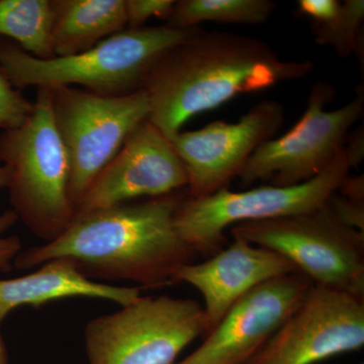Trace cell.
<instances>
[{"mask_svg":"<svg viewBox=\"0 0 364 364\" xmlns=\"http://www.w3.org/2000/svg\"><path fill=\"white\" fill-rule=\"evenodd\" d=\"M178 193L142 202L76 212L54 240L16 256L14 267L28 269L48 261H70L88 279H126L143 287L168 286L193 251L176 227Z\"/></svg>","mask_w":364,"mask_h":364,"instance_id":"1","label":"cell"},{"mask_svg":"<svg viewBox=\"0 0 364 364\" xmlns=\"http://www.w3.org/2000/svg\"><path fill=\"white\" fill-rule=\"evenodd\" d=\"M313 70L311 60L280 59L256 38L202 28L158 60L142 90L149 100V121L170 140L196 114Z\"/></svg>","mask_w":364,"mask_h":364,"instance_id":"2","label":"cell"},{"mask_svg":"<svg viewBox=\"0 0 364 364\" xmlns=\"http://www.w3.org/2000/svg\"><path fill=\"white\" fill-rule=\"evenodd\" d=\"M202 30L169 25L126 28L79 54L38 59L0 37V69L18 90L73 86L107 95L142 90L165 53Z\"/></svg>","mask_w":364,"mask_h":364,"instance_id":"3","label":"cell"},{"mask_svg":"<svg viewBox=\"0 0 364 364\" xmlns=\"http://www.w3.org/2000/svg\"><path fill=\"white\" fill-rule=\"evenodd\" d=\"M0 163L9 173L6 188L18 219L47 242L63 233L76 208L69 195L70 162L55 127L47 87L37 88L25 123L2 132Z\"/></svg>","mask_w":364,"mask_h":364,"instance_id":"4","label":"cell"},{"mask_svg":"<svg viewBox=\"0 0 364 364\" xmlns=\"http://www.w3.org/2000/svg\"><path fill=\"white\" fill-rule=\"evenodd\" d=\"M55 127L70 162L69 195L77 208L97 174L149 119L145 91L107 95L73 86L47 87Z\"/></svg>","mask_w":364,"mask_h":364,"instance_id":"5","label":"cell"},{"mask_svg":"<svg viewBox=\"0 0 364 364\" xmlns=\"http://www.w3.org/2000/svg\"><path fill=\"white\" fill-rule=\"evenodd\" d=\"M349 169L342 149L321 173L303 183L243 191L224 188L200 198L189 196L177 208V232L193 252H213L229 227L309 214L324 208L348 176Z\"/></svg>","mask_w":364,"mask_h":364,"instance_id":"6","label":"cell"},{"mask_svg":"<svg viewBox=\"0 0 364 364\" xmlns=\"http://www.w3.org/2000/svg\"><path fill=\"white\" fill-rule=\"evenodd\" d=\"M208 331L205 310L193 299L140 296L86 325V352L90 364H173Z\"/></svg>","mask_w":364,"mask_h":364,"instance_id":"7","label":"cell"},{"mask_svg":"<svg viewBox=\"0 0 364 364\" xmlns=\"http://www.w3.org/2000/svg\"><path fill=\"white\" fill-rule=\"evenodd\" d=\"M234 238L284 256L315 286L363 299V232L344 226L326 205L317 212L231 227Z\"/></svg>","mask_w":364,"mask_h":364,"instance_id":"8","label":"cell"},{"mask_svg":"<svg viewBox=\"0 0 364 364\" xmlns=\"http://www.w3.org/2000/svg\"><path fill=\"white\" fill-rule=\"evenodd\" d=\"M334 97L331 85L316 83L298 123L254 151L239 174L241 186L258 181H272L274 186H296L321 173L343 149L349 130L363 116V87L348 104L326 111Z\"/></svg>","mask_w":364,"mask_h":364,"instance_id":"9","label":"cell"},{"mask_svg":"<svg viewBox=\"0 0 364 364\" xmlns=\"http://www.w3.org/2000/svg\"><path fill=\"white\" fill-rule=\"evenodd\" d=\"M364 344L363 299L313 286L299 308L245 364H314Z\"/></svg>","mask_w":364,"mask_h":364,"instance_id":"10","label":"cell"},{"mask_svg":"<svg viewBox=\"0 0 364 364\" xmlns=\"http://www.w3.org/2000/svg\"><path fill=\"white\" fill-rule=\"evenodd\" d=\"M284 122L277 100H262L236 123L215 121L196 131L179 132L170 142L188 176V195L200 198L228 188L254 151L274 138Z\"/></svg>","mask_w":364,"mask_h":364,"instance_id":"11","label":"cell"},{"mask_svg":"<svg viewBox=\"0 0 364 364\" xmlns=\"http://www.w3.org/2000/svg\"><path fill=\"white\" fill-rule=\"evenodd\" d=\"M313 282L296 272L254 287L208 332L202 345L176 364H245L306 298Z\"/></svg>","mask_w":364,"mask_h":364,"instance_id":"12","label":"cell"},{"mask_svg":"<svg viewBox=\"0 0 364 364\" xmlns=\"http://www.w3.org/2000/svg\"><path fill=\"white\" fill-rule=\"evenodd\" d=\"M188 186V176L168 138L149 119L91 182L76 212L159 198Z\"/></svg>","mask_w":364,"mask_h":364,"instance_id":"13","label":"cell"},{"mask_svg":"<svg viewBox=\"0 0 364 364\" xmlns=\"http://www.w3.org/2000/svg\"><path fill=\"white\" fill-rule=\"evenodd\" d=\"M296 272L293 263L279 253L234 238L229 247L210 259L183 265L176 279L196 287L202 294L210 330L254 287Z\"/></svg>","mask_w":364,"mask_h":364,"instance_id":"14","label":"cell"},{"mask_svg":"<svg viewBox=\"0 0 364 364\" xmlns=\"http://www.w3.org/2000/svg\"><path fill=\"white\" fill-rule=\"evenodd\" d=\"M102 299L122 306L141 296L136 287L102 284L85 277L73 263L65 259L48 261L37 272L16 279H0V327L16 308L40 306L68 298Z\"/></svg>","mask_w":364,"mask_h":364,"instance_id":"15","label":"cell"},{"mask_svg":"<svg viewBox=\"0 0 364 364\" xmlns=\"http://www.w3.org/2000/svg\"><path fill=\"white\" fill-rule=\"evenodd\" d=\"M55 57L87 51L127 28L124 0H52Z\"/></svg>","mask_w":364,"mask_h":364,"instance_id":"16","label":"cell"},{"mask_svg":"<svg viewBox=\"0 0 364 364\" xmlns=\"http://www.w3.org/2000/svg\"><path fill=\"white\" fill-rule=\"evenodd\" d=\"M52 0H0V37L38 59L54 58Z\"/></svg>","mask_w":364,"mask_h":364,"instance_id":"17","label":"cell"},{"mask_svg":"<svg viewBox=\"0 0 364 364\" xmlns=\"http://www.w3.org/2000/svg\"><path fill=\"white\" fill-rule=\"evenodd\" d=\"M270 0H181L172 7L167 25L189 28L203 23L260 25L272 16Z\"/></svg>","mask_w":364,"mask_h":364,"instance_id":"18","label":"cell"},{"mask_svg":"<svg viewBox=\"0 0 364 364\" xmlns=\"http://www.w3.org/2000/svg\"><path fill=\"white\" fill-rule=\"evenodd\" d=\"M364 18L363 0L341 2L338 11L327 20L314 23L318 44L329 46L340 57L359 51V33Z\"/></svg>","mask_w":364,"mask_h":364,"instance_id":"19","label":"cell"},{"mask_svg":"<svg viewBox=\"0 0 364 364\" xmlns=\"http://www.w3.org/2000/svg\"><path fill=\"white\" fill-rule=\"evenodd\" d=\"M33 111V102L6 78L0 69V130H14L25 123Z\"/></svg>","mask_w":364,"mask_h":364,"instance_id":"20","label":"cell"},{"mask_svg":"<svg viewBox=\"0 0 364 364\" xmlns=\"http://www.w3.org/2000/svg\"><path fill=\"white\" fill-rule=\"evenodd\" d=\"M9 173L0 163V189L6 188ZM18 218L13 210H6L0 215V272H9L14 268V260L21 253V239L16 235L4 236L6 231L14 226Z\"/></svg>","mask_w":364,"mask_h":364,"instance_id":"21","label":"cell"},{"mask_svg":"<svg viewBox=\"0 0 364 364\" xmlns=\"http://www.w3.org/2000/svg\"><path fill=\"white\" fill-rule=\"evenodd\" d=\"M127 28H140L150 18H168L176 1L173 0H124Z\"/></svg>","mask_w":364,"mask_h":364,"instance_id":"22","label":"cell"},{"mask_svg":"<svg viewBox=\"0 0 364 364\" xmlns=\"http://www.w3.org/2000/svg\"><path fill=\"white\" fill-rule=\"evenodd\" d=\"M326 208L329 210L330 214L344 226L363 232V202L350 200L336 191L330 196L326 203Z\"/></svg>","mask_w":364,"mask_h":364,"instance_id":"23","label":"cell"},{"mask_svg":"<svg viewBox=\"0 0 364 364\" xmlns=\"http://www.w3.org/2000/svg\"><path fill=\"white\" fill-rule=\"evenodd\" d=\"M364 134L363 128H358V130L351 133L350 140L347 146H344L343 150L345 157L349 167H358L363 160L364 157Z\"/></svg>","mask_w":364,"mask_h":364,"instance_id":"24","label":"cell"},{"mask_svg":"<svg viewBox=\"0 0 364 364\" xmlns=\"http://www.w3.org/2000/svg\"><path fill=\"white\" fill-rule=\"evenodd\" d=\"M0 364H9V353H7L6 342L1 333H0Z\"/></svg>","mask_w":364,"mask_h":364,"instance_id":"25","label":"cell"},{"mask_svg":"<svg viewBox=\"0 0 364 364\" xmlns=\"http://www.w3.org/2000/svg\"><path fill=\"white\" fill-rule=\"evenodd\" d=\"M173 364H176V363H173Z\"/></svg>","mask_w":364,"mask_h":364,"instance_id":"26","label":"cell"},{"mask_svg":"<svg viewBox=\"0 0 364 364\" xmlns=\"http://www.w3.org/2000/svg\"><path fill=\"white\" fill-rule=\"evenodd\" d=\"M361 364H363V363H361Z\"/></svg>","mask_w":364,"mask_h":364,"instance_id":"27","label":"cell"}]
</instances>
